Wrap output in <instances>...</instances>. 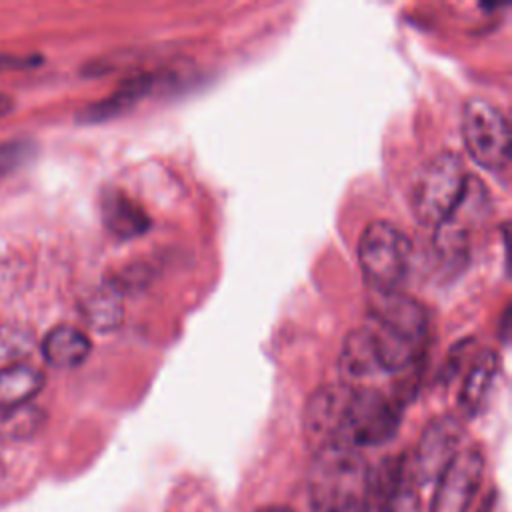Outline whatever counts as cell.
I'll return each mask as SVG.
<instances>
[{"label": "cell", "mask_w": 512, "mask_h": 512, "mask_svg": "<svg viewBox=\"0 0 512 512\" xmlns=\"http://www.w3.org/2000/svg\"><path fill=\"white\" fill-rule=\"evenodd\" d=\"M462 438L464 426L454 416L434 418L424 428L410 462V472L416 486L436 482L450 460L462 450Z\"/></svg>", "instance_id": "8"}, {"label": "cell", "mask_w": 512, "mask_h": 512, "mask_svg": "<svg viewBox=\"0 0 512 512\" xmlns=\"http://www.w3.org/2000/svg\"><path fill=\"white\" fill-rule=\"evenodd\" d=\"M484 478L480 448L460 450L436 478L430 512H468Z\"/></svg>", "instance_id": "7"}, {"label": "cell", "mask_w": 512, "mask_h": 512, "mask_svg": "<svg viewBox=\"0 0 512 512\" xmlns=\"http://www.w3.org/2000/svg\"><path fill=\"white\" fill-rule=\"evenodd\" d=\"M82 310H84L86 322L92 328L102 330V332L116 328L122 322V314H124L120 294L108 284H104L102 288L92 292L88 296V300L84 302Z\"/></svg>", "instance_id": "16"}, {"label": "cell", "mask_w": 512, "mask_h": 512, "mask_svg": "<svg viewBox=\"0 0 512 512\" xmlns=\"http://www.w3.org/2000/svg\"><path fill=\"white\" fill-rule=\"evenodd\" d=\"M308 488L314 512H368L370 470L354 448L334 444L314 452Z\"/></svg>", "instance_id": "2"}, {"label": "cell", "mask_w": 512, "mask_h": 512, "mask_svg": "<svg viewBox=\"0 0 512 512\" xmlns=\"http://www.w3.org/2000/svg\"><path fill=\"white\" fill-rule=\"evenodd\" d=\"M262 512H292V510H288V508H280V506H276V508H266V510H262Z\"/></svg>", "instance_id": "21"}, {"label": "cell", "mask_w": 512, "mask_h": 512, "mask_svg": "<svg viewBox=\"0 0 512 512\" xmlns=\"http://www.w3.org/2000/svg\"><path fill=\"white\" fill-rule=\"evenodd\" d=\"M10 106H12V100H10V96H6V94H0V116H2V114H6V112L10 110Z\"/></svg>", "instance_id": "20"}, {"label": "cell", "mask_w": 512, "mask_h": 512, "mask_svg": "<svg viewBox=\"0 0 512 512\" xmlns=\"http://www.w3.org/2000/svg\"><path fill=\"white\" fill-rule=\"evenodd\" d=\"M100 214L104 228L118 240L138 238L150 228L146 210L120 188H110L102 194Z\"/></svg>", "instance_id": "11"}, {"label": "cell", "mask_w": 512, "mask_h": 512, "mask_svg": "<svg viewBox=\"0 0 512 512\" xmlns=\"http://www.w3.org/2000/svg\"><path fill=\"white\" fill-rule=\"evenodd\" d=\"M26 62H28L26 58H16V56H0V70H6V68H22V66H28Z\"/></svg>", "instance_id": "19"}, {"label": "cell", "mask_w": 512, "mask_h": 512, "mask_svg": "<svg viewBox=\"0 0 512 512\" xmlns=\"http://www.w3.org/2000/svg\"><path fill=\"white\" fill-rule=\"evenodd\" d=\"M370 502H376V512H420L410 462L388 460L376 474L370 472Z\"/></svg>", "instance_id": "10"}, {"label": "cell", "mask_w": 512, "mask_h": 512, "mask_svg": "<svg viewBox=\"0 0 512 512\" xmlns=\"http://www.w3.org/2000/svg\"><path fill=\"white\" fill-rule=\"evenodd\" d=\"M44 412L38 406L24 404L12 410H4L0 416V438L24 440L34 436L44 424Z\"/></svg>", "instance_id": "17"}, {"label": "cell", "mask_w": 512, "mask_h": 512, "mask_svg": "<svg viewBox=\"0 0 512 512\" xmlns=\"http://www.w3.org/2000/svg\"><path fill=\"white\" fill-rule=\"evenodd\" d=\"M400 426V402L388 398L378 388L358 386L350 388L342 428L338 436L340 446L364 448L388 442Z\"/></svg>", "instance_id": "5"}, {"label": "cell", "mask_w": 512, "mask_h": 512, "mask_svg": "<svg viewBox=\"0 0 512 512\" xmlns=\"http://www.w3.org/2000/svg\"><path fill=\"white\" fill-rule=\"evenodd\" d=\"M44 374L28 362H12L0 368V410H12L30 400L44 388Z\"/></svg>", "instance_id": "14"}, {"label": "cell", "mask_w": 512, "mask_h": 512, "mask_svg": "<svg viewBox=\"0 0 512 512\" xmlns=\"http://www.w3.org/2000/svg\"><path fill=\"white\" fill-rule=\"evenodd\" d=\"M340 372L346 378H366V376H374L378 370L376 358H374V350H372V342L368 336V330L364 326L352 330L342 346L340 352Z\"/></svg>", "instance_id": "15"}, {"label": "cell", "mask_w": 512, "mask_h": 512, "mask_svg": "<svg viewBox=\"0 0 512 512\" xmlns=\"http://www.w3.org/2000/svg\"><path fill=\"white\" fill-rule=\"evenodd\" d=\"M350 386L328 384L318 388L304 408V438L318 452L338 444Z\"/></svg>", "instance_id": "9"}, {"label": "cell", "mask_w": 512, "mask_h": 512, "mask_svg": "<svg viewBox=\"0 0 512 512\" xmlns=\"http://www.w3.org/2000/svg\"><path fill=\"white\" fill-rule=\"evenodd\" d=\"M358 262L366 284L378 296L400 292L412 262V242L392 222L376 220L358 240Z\"/></svg>", "instance_id": "3"}, {"label": "cell", "mask_w": 512, "mask_h": 512, "mask_svg": "<svg viewBox=\"0 0 512 512\" xmlns=\"http://www.w3.org/2000/svg\"><path fill=\"white\" fill-rule=\"evenodd\" d=\"M470 176L454 152H442L428 160L416 174L410 190L414 218L422 226H438L460 204Z\"/></svg>", "instance_id": "4"}, {"label": "cell", "mask_w": 512, "mask_h": 512, "mask_svg": "<svg viewBox=\"0 0 512 512\" xmlns=\"http://www.w3.org/2000/svg\"><path fill=\"white\" fill-rule=\"evenodd\" d=\"M32 154V144L26 140H10L0 144V176L20 168Z\"/></svg>", "instance_id": "18"}, {"label": "cell", "mask_w": 512, "mask_h": 512, "mask_svg": "<svg viewBox=\"0 0 512 512\" xmlns=\"http://www.w3.org/2000/svg\"><path fill=\"white\" fill-rule=\"evenodd\" d=\"M92 350L90 338L70 324L54 326L42 340V354L56 368L80 366Z\"/></svg>", "instance_id": "13"}, {"label": "cell", "mask_w": 512, "mask_h": 512, "mask_svg": "<svg viewBox=\"0 0 512 512\" xmlns=\"http://www.w3.org/2000/svg\"><path fill=\"white\" fill-rule=\"evenodd\" d=\"M368 330L380 372H402L416 364L428 334V314L410 296L400 292L380 296L374 304Z\"/></svg>", "instance_id": "1"}, {"label": "cell", "mask_w": 512, "mask_h": 512, "mask_svg": "<svg viewBox=\"0 0 512 512\" xmlns=\"http://www.w3.org/2000/svg\"><path fill=\"white\" fill-rule=\"evenodd\" d=\"M462 136L470 158L490 170L500 172L510 162V124L506 116L488 100L470 98L462 108Z\"/></svg>", "instance_id": "6"}, {"label": "cell", "mask_w": 512, "mask_h": 512, "mask_svg": "<svg viewBox=\"0 0 512 512\" xmlns=\"http://www.w3.org/2000/svg\"><path fill=\"white\" fill-rule=\"evenodd\" d=\"M496 376H498V354L492 350L480 352L470 364L458 394V408L466 416H476L486 406L492 394Z\"/></svg>", "instance_id": "12"}]
</instances>
